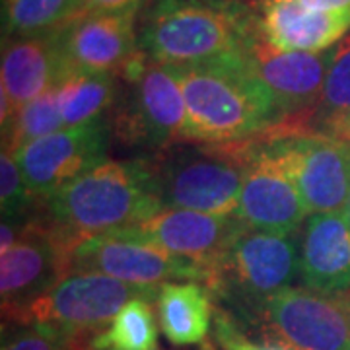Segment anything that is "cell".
Masks as SVG:
<instances>
[{
    "mask_svg": "<svg viewBox=\"0 0 350 350\" xmlns=\"http://www.w3.org/2000/svg\"><path fill=\"white\" fill-rule=\"evenodd\" d=\"M185 98L191 142L236 144L278 125L269 92L253 76L241 49L211 61L174 66Z\"/></svg>",
    "mask_w": 350,
    "mask_h": 350,
    "instance_id": "6da1fadb",
    "label": "cell"
},
{
    "mask_svg": "<svg viewBox=\"0 0 350 350\" xmlns=\"http://www.w3.org/2000/svg\"><path fill=\"white\" fill-rule=\"evenodd\" d=\"M55 222L80 238L137 226L163 206L144 158L105 160L43 200Z\"/></svg>",
    "mask_w": 350,
    "mask_h": 350,
    "instance_id": "7a4b0ae2",
    "label": "cell"
},
{
    "mask_svg": "<svg viewBox=\"0 0 350 350\" xmlns=\"http://www.w3.org/2000/svg\"><path fill=\"white\" fill-rule=\"evenodd\" d=\"M253 140L236 144L177 142L144 158L163 208L236 216Z\"/></svg>",
    "mask_w": 350,
    "mask_h": 350,
    "instance_id": "3957f363",
    "label": "cell"
},
{
    "mask_svg": "<svg viewBox=\"0 0 350 350\" xmlns=\"http://www.w3.org/2000/svg\"><path fill=\"white\" fill-rule=\"evenodd\" d=\"M250 14L216 2L154 0L138 31V47L152 63L187 66L243 47Z\"/></svg>",
    "mask_w": 350,
    "mask_h": 350,
    "instance_id": "277c9868",
    "label": "cell"
},
{
    "mask_svg": "<svg viewBox=\"0 0 350 350\" xmlns=\"http://www.w3.org/2000/svg\"><path fill=\"white\" fill-rule=\"evenodd\" d=\"M300 276L298 234L278 236L243 228L214 261L206 288L255 319L262 304Z\"/></svg>",
    "mask_w": 350,
    "mask_h": 350,
    "instance_id": "5b68a950",
    "label": "cell"
},
{
    "mask_svg": "<svg viewBox=\"0 0 350 350\" xmlns=\"http://www.w3.org/2000/svg\"><path fill=\"white\" fill-rule=\"evenodd\" d=\"M18 222V241L0 251V298L4 323L72 273V253L84 238L45 216L27 214Z\"/></svg>",
    "mask_w": 350,
    "mask_h": 350,
    "instance_id": "8992f818",
    "label": "cell"
},
{
    "mask_svg": "<svg viewBox=\"0 0 350 350\" xmlns=\"http://www.w3.org/2000/svg\"><path fill=\"white\" fill-rule=\"evenodd\" d=\"M125 84L109 113L111 140L150 156L187 140L185 98L174 66L150 61L142 75Z\"/></svg>",
    "mask_w": 350,
    "mask_h": 350,
    "instance_id": "52a82bcc",
    "label": "cell"
},
{
    "mask_svg": "<svg viewBox=\"0 0 350 350\" xmlns=\"http://www.w3.org/2000/svg\"><path fill=\"white\" fill-rule=\"evenodd\" d=\"M241 53L276 107L278 125L265 135L306 133L321 96L331 49L323 53L276 49L262 39L250 16V31Z\"/></svg>",
    "mask_w": 350,
    "mask_h": 350,
    "instance_id": "ba28073f",
    "label": "cell"
},
{
    "mask_svg": "<svg viewBox=\"0 0 350 350\" xmlns=\"http://www.w3.org/2000/svg\"><path fill=\"white\" fill-rule=\"evenodd\" d=\"M259 140L298 189L308 213L345 211L350 193V140L325 133L261 135Z\"/></svg>",
    "mask_w": 350,
    "mask_h": 350,
    "instance_id": "9c48e42d",
    "label": "cell"
},
{
    "mask_svg": "<svg viewBox=\"0 0 350 350\" xmlns=\"http://www.w3.org/2000/svg\"><path fill=\"white\" fill-rule=\"evenodd\" d=\"M255 321L282 350H350V294L284 288L262 304Z\"/></svg>",
    "mask_w": 350,
    "mask_h": 350,
    "instance_id": "30bf717a",
    "label": "cell"
},
{
    "mask_svg": "<svg viewBox=\"0 0 350 350\" xmlns=\"http://www.w3.org/2000/svg\"><path fill=\"white\" fill-rule=\"evenodd\" d=\"M160 284H131L101 273H70L25 308L14 323H51L98 333L126 301L156 300Z\"/></svg>",
    "mask_w": 350,
    "mask_h": 350,
    "instance_id": "8fae6325",
    "label": "cell"
},
{
    "mask_svg": "<svg viewBox=\"0 0 350 350\" xmlns=\"http://www.w3.org/2000/svg\"><path fill=\"white\" fill-rule=\"evenodd\" d=\"M72 273H101L131 284L195 280L206 286L208 280L200 262L170 253L129 230L80 239L72 253Z\"/></svg>",
    "mask_w": 350,
    "mask_h": 350,
    "instance_id": "7c38bea8",
    "label": "cell"
},
{
    "mask_svg": "<svg viewBox=\"0 0 350 350\" xmlns=\"http://www.w3.org/2000/svg\"><path fill=\"white\" fill-rule=\"evenodd\" d=\"M111 146L109 117L88 125L64 126L61 131L38 138L14 152L27 187L38 199L70 185L80 175L107 160Z\"/></svg>",
    "mask_w": 350,
    "mask_h": 350,
    "instance_id": "4fadbf2b",
    "label": "cell"
},
{
    "mask_svg": "<svg viewBox=\"0 0 350 350\" xmlns=\"http://www.w3.org/2000/svg\"><path fill=\"white\" fill-rule=\"evenodd\" d=\"M236 216L251 230L278 236L298 234L310 216L298 189L269 156L259 138L251 144L250 167Z\"/></svg>",
    "mask_w": 350,
    "mask_h": 350,
    "instance_id": "5bb4252c",
    "label": "cell"
},
{
    "mask_svg": "<svg viewBox=\"0 0 350 350\" xmlns=\"http://www.w3.org/2000/svg\"><path fill=\"white\" fill-rule=\"evenodd\" d=\"M138 10L84 12L55 31L70 72H113L138 51Z\"/></svg>",
    "mask_w": 350,
    "mask_h": 350,
    "instance_id": "9a60e30c",
    "label": "cell"
},
{
    "mask_svg": "<svg viewBox=\"0 0 350 350\" xmlns=\"http://www.w3.org/2000/svg\"><path fill=\"white\" fill-rule=\"evenodd\" d=\"M68 72L55 31L2 39L0 126L6 129L22 105L59 86Z\"/></svg>",
    "mask_w": 350,
    "mask_h": 350,
    "instance_id": "2e32d148",
    "label": "cell"
},
{
    "mask_svg": "<svg viewBox=\"0 0 350 350\" xmlns=\"http://www.w3.org/2000/svg\"><path fill=\"white\" fill-rule=\"evenodd\" d=\"M245 224L238 216L185 208H162L148 220L125 230L133 236L160 245L170 253L200 262L211 275L214 261L238 238Z\"/></svg>",
    "mask_w": 350,
    "mask_h": 350,
    "instance_id": "e0dca14e",
    "label": "cell"
},
{
    "mask_svg": "<svg viewBox=\"0 0 350 350\" xmlns=\"http://www.w3.org/2000/svg\"><path fill=\"white\" fill-rule=\"evenodd\" d=\"M250 16L262 39L280 51L323 53L350 29V10L319 12L298 0H257Z\"/></svg>",
    "mask_w": 350,
    "mask_h": 350,
    "instance_id": "ac0fdd59",
    "label": "cell"
},
{
    "mask_svg": "<svg viewBox=\"0 0 350 350\" xmlns=\"http://www.w3.org/2000/svg\"><path fill=\"white\" fill-rule=\"evenodd\" d=\"M300 278L310 290H350V222L345 213L310 214L300 234Z\"/></svg>",
    "mask_w": 350,
    "mask_h": 350,
    "instance_id": "d6986e66",
    "label": "cell"
},
{
    "mask_svg": "<svg viewBox=\"0 0 350 350\" xmlns=\"http://www.w3.org/2000/svg\"><path fill=\"white\" fill-rule=\"evenodd\" d=\"M158 325L175 347L202 342L213 323L211 290L200 282H163L156 298Z\"/></svg>",
    "mask_w": 350,
    "mask_h": 350,
    "instance_id": "ffe728a7",
    "label": "cell"
},
{
    "mask_svg": "<svg viewBox=\"0 0 350 350\" xmlns=\"http://www.w3.org/2000/svg\"><path fill=\"white\" fill-rule=\"evenodd\" d=\"M119 94V76L113 72H68L57 86V101L64 126L107 119Z\"/></svg>",
    "mask_w": 350,
    "mask_h": 350,
    "instance_id": "44dd1931",
    "label": "cell"
},
{
    "mask_svg": "<svg viewBox=\"0 0 350 350\" xmlns=\"http://www.w3.org/2000/svg\"><path fill=\"white\" fill-rule=\"evenodd\" d=\"M84 12V0H2V39L51 33Z\"/></svg>",
    "mask_w": 350,
    "mask_h": 350,
    "instance_id": "7402d4cb",
    "label": "cell"
},
{
    "mask_svg": "<svg viewBox=\"0 0 350 350\" xmlns=\"http://www.w3.org/2000/svg\"><path fill=\"white\" fill-rule=\"evenodd\" d=\"M350 115V36L331 47L321 96L312 113L306 133L335 135L338 125Z\"/></svg>",
    "mask_w": 350,
    "mask_h": 350,
    "instance_id": "603a6c76",
    "label": "cell"
},
{
    "mask_svg": "<svg viewBox=\"0 0 350 350\" xmlns=\"http://www.w3.org/2000/svg\"><path fill=\"white\" fill-rule=\"evenodd\" d=\"M152 300L135 298L126 301L107 325L92 338L94 350H154L158 325L152 312Z\"/></svg>",
    "mask_w": 350,
    "mask_h": 350,
    "instance_id": "cb8c5ba5",
    "label": "cell"
},
{
    "mask_svg": "<svg viewBox=\"0 0 350 350\" xmlns=\"http://www.w3.org/2000/svg\"><path fill=\"white\" fill-rule=\"evenodd\" d=\"M64 129L57 88L22 105L6 129H2V150L18 152L22 146Z\"/></svg>",
    "mask_w": 350,
    "mask_h": 350,
    "instance_id": "d4e9b609",
    "label": "cell"
},
{
    "mask_svg": "<svg viewBox=\"0 0 350 350\" xmlns=\"http://www.w3.org/2000/svg\"><path fill=\"white\" fill-rule=\"evenodd\" d=\"M94 335L51 323H4L0 350H94Z\"/></svg>",
    "mask_w": 350,
    "mask_h": 350,
    "instance_id": "484cf974",
    "label": "cell"
},
{
    "mask_svg": "<svg viewBox=\"0 0 350 350\" xmlns=\"http://www.w3.org/2000/svg\"><path fill=\"white\" fill-rule=\"evenodd\" d=\"M38 199L27 187L22 170L14 154L2 150L0 156V208L2 220H22L31 214L33 200Z\"/></svg>",
    "mask_w": 350,
    "mask_h": 350,
    "instance_id": "4316f807",
    "label": "cell"
},
{
    "mask_svg": "<svg viewBox=\"0 0 350 350\" xmlns=\"http://www.w3.org/2000/svg\"><path fill=\"white\" fill-rule=\"evenodd\" d=\"M216 338L224 350H282L273 345H255L243 333H239L236 323L226 313L216 315Z\"/></svg>",
    "mask_w": 350,
    "mask_h": 350,
    "instance_id": "83f0119b",
    "label": "cell"
},
{
    "mask_svg": "<svg viewBox=\"0 0 350 350\" xmlns=\"http://www.w3.org/2000/svg\"><path fill=\"white\" fill-rule=\"evenodd\" d=\"M88 12H125L138 10L144 0H84Z\"/></svg>",
    "mask_w": 350,
    "mask_h": 350,
    "instance_id": "f1b7e54d",
    "label": "cell"
},
{
    "mask_svg": "<svg viewBox=\"0 0 350 350\" xmlns=\"http://www.w3.org/2000/svg\"><path fill=\"white\" fill-rule=\"evenodd\" d=\"M310 10L333 12V10H350V0H298Z\"/></svg>",
    "mask_w": 350,
    "mask_h": 350,
    "instance_id": "f546056e",
    "label": "cell"
},
{
    "mask_svg": "<svg viewBox=\"0 0 350 350\" xmlns=\"http://www.w3.org/2000/svg\"><path fill=\"white\" fill-rule=\"evenodd\" d=\"M335 135L340 138H347V140H350V115L345 119V121H342V123H340V125H338Z\"/></svg>",
    "mask_w": 350,
    "mask_h": 350,
    "instance_id": "4dcf8cb0",
    "label": "cell"
},
{
    "mask_svg": "<svg viewBox=\"0 0 350 350\" xmlns=\"http://www.w3.org/2000/svg\"><path fill=\"white\" fill-rule=\"evenodd\" d=\"M342 213H345V216H347V220H349V222H350V193H349V200H347V206H345V211H342Z\"/></svg>",
    "mask_w": 350,
    "mask_h": 350,
    "instance_id": "1f68e13d",
    "label": "cell"
},
{
    "mask_svg": "<svg viewBox=\"0 0 350 350\" xmlns=\"http://www.w3.org/2000/svg\"><path fill=\"white\" fill-rule=\"evenodd\" d=\"M208 2H216V4H224L226 0H208Z\"/></svg>",
    "mask_w": 350,
    "mask_h": 350,
    "instance_id": "d6a6232c",
    "label": "cell"
},
{
    "mask_svg": "<svg viewBox=\"0 0 350 350\" xmlns=\"http://www.w3.org/2000/svg\"><path fill=\"white\" fill-rule=\"evenodd\" d=\"M154 350H158V349H154Z\"/></svg>",
    "mask_w": 350,
    "mask_h": 350,
    "instance_id": "836d02e7",
    "label": "cell"
}]
</instances>
